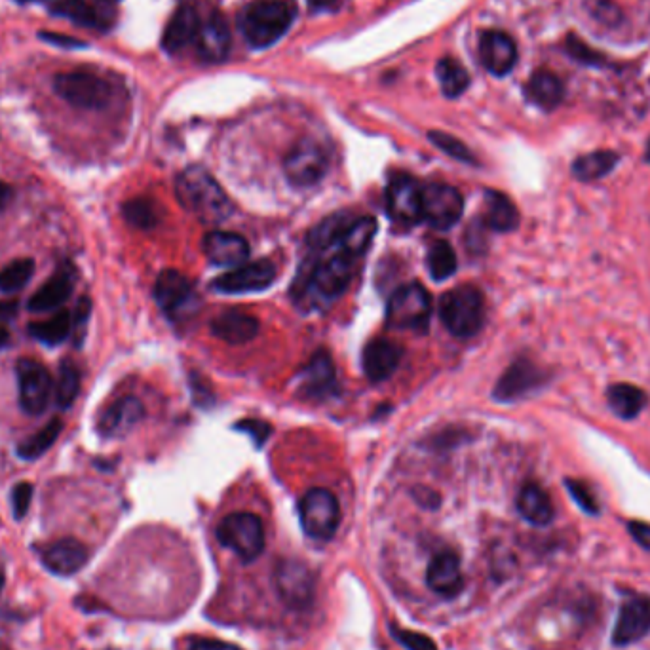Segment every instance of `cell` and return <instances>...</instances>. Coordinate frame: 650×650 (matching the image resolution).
Segmentation results:
<instances>
[{"mask_svg":"<svg viewBox=\"0 0 650 650\" xmlns=\"http://www.w3.org/2000/svg\"><path fill=\"white\" fill-rule=\"evenodd\" d=\"M236 428L238 430H244L246 434H249L257 445H263L268 440V436H270V426H268L267 422L255 421V419L238 422Z\"/></svg>","mask_w":650,"mask_h":650,"instance_id":"49","label":"cell"},{"mask_svg":"<svg viewBox=\"0 0 650 650\" xmlns=\"http://www.w3.org/2000/svg\"><path fill=\"white\" fill-rule=\"evenodd\" d=\"M154 301L173 324L189 322L200 308V297L187 276L164 270L154 284Z\"/></svg>","mask_w":650,"mask_h":650,"instance_id":"5","label":"cell"},{"mask_svg":"<svg viewBox=\"0 0 650 650\" xmlns=\"http://www.w3.org/2000/svg\"><path fill=\"white\" fill-rule=\"evenodd\" d=\"M354 259L337 251L335 255L312 265L306 276L295 284V299L303 308H325L337 301L350 286Z\"/></svg>","mask_w":650,"mask_h":650,"instance_id":"2","label":"cell"},{"mask_svg":"<svg viewBox=\"0 0 650 650\" xmlns=\"http://www.w3.org/2000/svg\"><path fill=\"white\" fill-rule=\"evenodd\" d=\"M650 633V597L649 595H631L628 597L616 618L612 630V643L616 647H628Z\"/></svg>","mask_w":650,"mask_h":650,"instance_id":"14","label":"cell"},{"mask_svg":"<svg viewBox=\"0 0 650 650\" xmlns=\"http://www.w3.org/2000/svg\"><path fill=\"white\" fill-rule=\"evenodd\" d=\"M375 234H377V221L373 217H362L358 221H352L343 232L341 240L337 242V251L356 259L364 255L369 244L373 242Z\"/></svg>","mask_w":650,"mask_h":650,"instance_id":"33","label":"cell"},{"mask_svg":"<svg viewBox=\"0 0 650 650\" xmlns=\"http://www.w3.org/2000/svg\"><path fill=\"white\" fill-rule=\"evenodd\" d=\"M211 333L229 345H246L259 333V322L248 312L229 308L211 320Z\"/></svg>","mask_w":650,"mask_h":650,"instance_id":"26","label":"cell"},{"mask_svg":"<svg viewBox=\"0 0 650 650\" xmlns=\"http://www.w3.org/2000/svg\"><path fill=\"white\" fill-rule=\"evenodd\" d=\"M440 318L453 337H474L485 320V301L481 291L474 286L449 289L440 299Z\"/></svg>","mask_w":650,"mask_h":650,"instance_id":"4","label":"cell"},{"mask_svg":"<svg viewBox=\"0 0 650 650\" xmlns=\"http://www.w3.org/2000/svg\"><path fill=\"white\" fill-rule=\"evenodd\" d=\"M327 154L316 141L305 139L293 147L284 162L287 181L295 187H312L324 179L327 172Z\"/></svg>","mask_w":650,"mask_h":650,"instance_id":"13","label":"cell"},{"mask_svg":"<svg viewBox=\"0 0 650 650\" xmlns=\"http://www.w3.org/2000/svg\"><path fill=\"white\" fill-rule=\"evenodd\" d=\"M124 217L128 223H132L137 229H153L158 223V211L151 200L147 198H135L124 204Z\"/></svg>","mask_w":650,"mask_h":650,"instance_id":"43","label":"cell"},{"mask_svg":"<svg viewBox=\"0 0 650 650\" xmlns=\"http://www.w3.org/2000/svg\"><path fill=\"white\" fill-rule=\"evenodd\" d=\"M90 308H92V303H90L88 297H82L78 301L77 310H75V316H73V331H75L78 343L84 337L86 324H88V318H90Z\"/></svg>","mask_w":650,"mask_h":650,"instance_id":"50","label":"cell"},{"mask_svg":"<svg viewBox=\"0 0 650 650\" xmlns=\"http://www.w3.org/2000/svg\"><path fill=\"white\" fill-rule=\"evenodd\" d=\"M33 272H35V261L33 259H16V261H12L8 267L0 270V291L2 293L20 291V289L27 286Z\"/></svg>","mask_w":650,"mask_h":650,"instance_id":"42","label":"cell"},{"mask_svg":"<svg viewBox=\"0 0 650 650\" xmlns=\"http://www.w3.org/2000/svg\"><path fill=\"white\" fill-rule=\"evenodd\" d=\"M392 637L407 650H438V645L424 633L419 631L405 630L398 626H390Z\"/></svg>","mask_w":650,"mask_h":650,"instance_id":"45","label":"cell"},{"mask_svg":"<svg viewBox=\"0 0 650 650\" xmlns=\"http://www.w3.org/2000/svg\"><path fill=\"white\" fill-rule=\"evenodd\" d=\"M571 497L574 498V502L586 512V514H592V516H597L599 514V502L597 498L593 497L592 489L582 483V481H576V479H567L565 481Z\"/></svg>","mask_w":650,"mask_h":650,"instance_id":"47","label":"cell"},{"mask_svg":"<svg viewBox=\"0 0 650 650\" xmlns=\"http://www.w3.org/2000/svg\"><path fill=\"white\" fill-rule=\"evenodd\" d=\"M99 2H105V4H111V2H118V0H99Z\"/></svg>","mask_w":650,"mask_h":650,"instance_id":"60","label":"cell"},{"mask_svg":"<svg viewBox=\"0 0 650 650\" xmlns=\"http://www.w3.org/2000/svg\"><path fill=\"white\" fill-rule=\"evenodd\" d=\"M42 563L50 573L71 576L88 563V548L77 538H61L44 548Z\"/></svg>","mask_w":650,"mask_h":650,"instance_id":"21","label":"cell"},{"mask_svg":"<svg viewBox=\"0 0 650 650\" xmlns=\"http://www.w3.org/2000/svg\"><path fill=\"white\" fill-rule=\"evenodd\" d=\"M278 270L270 261H255L249 265H242L230 270L227 274L219 276L213 282V289L221 293H230V295H240V293H257L265 291L274 284Z\"/></svg>","mask_w":650,"mask_h":650,"instance_id":"16","label":"cell"},{"mask_svg":"<svg viewBox=\"0 0 650 650\" xmlns=\"http://www.w3.org/2000/svg\"><path fill=\"white\" fill-rule=\"evenodd\" d=\"M525 94L529 101H533L536 107L544 111H554L555 107L561 105L565 97V86L559 78L555 77L552 71L538 69L535 75L529 78L525 86Z\"/></svg>","mask_w":650,"mask_h":650,"instance_id":"30","label":"cell"},{"mask_svg":"<svg viewBox=\"0 0 650 650\" xmlns=\"http://www.w3.org/2000/svg\"><path fill=\"white\" fill-rule=\"evenodd\" d=\"M517 512L536 527H546L554 519V504L550 495L536 483H527L517 495Z\"/></svg>","mask_w":650,"mask_h":650,"instance_id":"29","label":"cell"},{"mask_svg":"<svg viewBox=\"0 0 650 650\" xmlns=\"http://www.w3.org/2000/svg\"><path fill=\"white\" fill-rule=\"evenodd\" d=\"M18 312V303L16 301H0V322H6L14 318Z\"/></svg>","mask_w":650,"mask_h":650,"instance_id":"53","label":"cell"},{"mask_svg":"<svg viewBox=\"0 0 650 650\" xmlns=\"http://www.w3.org/2000/svg\"><path fill=\"white\" fill-rule=\"evenodd\" d=\"M295 14L291 0H253L240 12L238 27L251 46L267 48L286 35Z\"/></svg>","mask_w":650,"mask_h":650,"instance_id":"3","label":"cell"},{"mask_svg":"<svg viewBox=\"0 0 650 650\" xmlns=\"http://www.w3.org/2000/svg\"><path fill=\"white\" fill-rule=\"evenodd\" d=\"M63 430V422L59 419H52L44 428L18 445V457L23 460H35L42 457L59 438Z\"/></svg>","mask_w":650,"mask_h":650,"instance_id":"37","label":"cell"},{"mask_svg":"<svg viewBox=\"0 0 650 650\" xmlns=\"http://www.w3.org/2000/svg\"><path fill=\"white\" fill-rule=\"evenodd\" d=\"M386 210L396 223L402 225L421 223V185L409 175H396L386 189Z\"/></svg>","mask_w":650,"mask_h":650,"instance_id":"15","label":"cell"},{"mask_svg":"<svg viewBox=\"0 0 650 650\" xmlns=\"http://www.w3.org/2000/svg\"><path fill=\"white\" fill-rule=\"evenodd\" d=\"M352 221H348L343 213L339 215H331L324 219L322 223H318L314 229L310 230L308 234V244L310 248L316 251H324L331 246H337V242L341 240L343 232Z\"/></svg>","mask_w":650,"mask_h":650,"instance_id":"38","label":"cell"},{"mask_svg":"<svg viewBox=\"0 0 650 650\" xmlns=\"http://www.w3.org/2000/svg\"><path fill=\"white\" fill-rule=\"evenodd\" d=\"M20 2H39V0H20Z\"/></svg>","mask_w":650,"mask_h":650,"instance_id":"61","label":"cell"},{"mask_svg":"<svg viewBox=\"0 0 650 650\" xmlns=\"http://www.w3.org/2000/svg\"><path fill=\"white\" fill-rule=\"evenodd\" d=\"M175 194L181 206L204 223H223L232 213L227 192L200 166H191L177 175Z\"/></svg>","mask_w":650,"mask_h":650,"instance_id":"1","label":"cell"},{"mask_svg":"<svg viewBox=\"0 0 650 650\" xmlns=\"http://www.w3.org/2000/svg\"><path fill=\"white\" fill-rule=\"evenodd\" d=\"M73 331V316L65 310L54 314L44 322H35L29 327V333L42 345H61Z\"/></svg>","mask_w":650,"mask_h":650,"instance_id":"35","label":"cell"},{"mask_svg":"<svg viewBox=\"0 0 650 650\" xmlns=\"http://www.w3.org/2000/svg\"><path fill=\"white\" fill-rule=\"evenodd\" d=\"M565 50H567V54L574 61H578L582 65H588V67H609V58H605L603 54L592 50L584 40L578 39L576 35H569L567 37V40H565Z\"/></svg>","mask_w":650,"mask_h":650,"instance_id":"44","label":"cell"},{"mask_svg":"<svg viewBox=\"0 0 650 650\" xmlns=\"http://www.w3.org/2000/svg\"><path fill=\"white\" fill-rule=\"evenodd\" d=\"M299 519L306 536L327 542L341 525V506L337 497L322 489H310L299 502Z\"/></svg>","mask_w":650,"mask_h":650,"instance_id":"8","label":"cell"},{"mask_svg":"<svg viewBox=\"0 0 650 650\" xmlns=\"http://www.w3.org/2000/svg\"><path fill=\"white\" fill-rule=\"evenodd\" d=\"M428 272L436 282H443L457 272V253L445 240H436L426 255Z\"/></svg>","mask_w":650,"mask_h":650,"instance_id":"36","label":"cell"},{"mask_svg":"<svg viewBox=\"0 0 650 650\" xmlns=\"http://www.w3.org/2000/svg\"><path fill=\"white\" fill-rule=\"evenodd\" d=\"M50 12L59 18L75 21L78 25L86 27H103V21L99 20L96 8L90 6L86 0H59Z\"/></svg>","mask_w":650,"mask_h":650,"instance_id":"41","label":"cell"},{"mask_svg":"<svg viewBox=\"0 0 650 650\" xmlns=\"http://www.w3.org/2000/svg\"><path fill=\"white\" fill-rule=\"evenodd\" d=\"M485 223L497 232H512L519 225L516 204L502 192H485Z\"/></svg>","mask_w":650,"mask_h":650,"instance_id":"32","label":"cell"},{"mask_svg":"<svg viewBox=\"0 0 650 650\" xmlns=\"http://www.w3.org/2000/svg\"><path fill=\"white\" fill-rule=\"evenodd\" d=\"M432 318V299L421 284H407L394 291L386 305V324L392 329L424 331Z\"/></svg>","mask_w":650,"mask_h":650,"instance_id":"7","label":"cell"},{"mask_svg":"<svg viewBox=\"0 0 650 650\" xmlns=\"http://www.w3.org/2000/svg\"><path fill=\"white\" fill-rule=\"evenodd\" d=\"M544 383H546V373L531 360L521 358L510 365L506 373L498 379L493 396L497 402H514L531 394Z\"/></svg>","mask_w":650,"mask_h":650,"instance_id":"17","label":"cell"},{"mask_svg":"<svg viewBox=\"0 0 650 650\" xmlns=\"http://www.w3.org/2000/svg\"><path fill=\"white\" fill-rule=\"evenodd\" d=\"M54 88L61 99L80 109H105L113 96L111 86L103 78L86 71L58 75Z\"/></svg>","mask_w":650,"mask_h":650,"instance_id":"10","label":"cell"},{"mask_svg":"<svg viewBox=\"0 0 650 650\" xmlns=\"http://www.w3.org/2000/svg\"><path fill=\"white\" fill-rule=\"evenodd\" d=\"M337 2H339V0H308V4H310L312 8H316V10H329V8H333Z\"/></svg>","mask_w":650,"mask_h":650,"instance_id":"55","label":"cell"},{"mask_svg":"<svg viewBox=\"0 0 650 650\" xmlns=\"http://www.w3.org/2000/svg\"><path fill=\"white\" fill-rule=\"evenodd\" d=\"M436 73H438L441 90L447 97H459L460 94L466 92V88L470 84V77H468L466 69L453 58L441 59L436 67Z\"/></svg>","mask_w":650,"mask_h":650,"instance_id":"40","label":"cell"},{"mask_svg":"<svg viewBox=\"0 0 650 650\" xmlns=\"http://www.w3.org/2000/svg\"><path fill=\"white\" fill-rule=\"evenodd\" d=\"M628 531H630L631 538L643 548L650 552V525L643 523V521H630L628 523Z\"/></svg>","mask_w":650,"mask_h":650,"instance_id":"51","label":"cell"},{"mask_svg":"<svg viewBox=\"0 0 650 650\" xmlns=\"http://www.w3.org/2000/svg\"><path fill=\"white\" fill-rule=\"evenodd\" d=\"M200 25H202V18H200L196 6H192L191 2L181 4L175 10L170 23L166 25V31L162 37L164 50L170 54H177V52L185 50L189 44L196 42V37L200 33Z\"/></svg>","mask_w":650,"mask_h":650,"instance_id":"23","label":"cell"},{"mask_svg":"<svg viewBox=\"0 0 650 650\" xmlns=\"http://www.w3.org/2000/svg\"><path fill=\"white\" fill-rule=\"evenodd\" d=\"M607 403L618 419L631 421V419L639 417L641 411L647 407L649 396L639 386L616 383L609 386V390H607Z\"/></svg>","mask_w":650,"mask_h":650,"instance_id":"31","label":"cell"},{"mask_svg":"<svg viewBox=\"0 0 650 650\" xmlns=\"http://www.w3.org/2000/svg\"><path fill=\"white\" fill-rule=\"evenodd\" d=\"M403 348L390 339H375L365 346L364 364L365 375L373 383H383L394 375L402 362Z\"/></svg>","mask_w":650,"mask_h":650,"instance_id":"22","label":"cell"},{"mask_svg":"<svg viewBox=\"0 0 650 650\" xmlns=\"http://www.w3.org/2000/svg\"><path fill=\"white\" fill-rule=\"evenodd\" d=\"M143 415H145L143 403L134 396H126L103 411L97 426L105 438H118L128 434L134 426H137L143 419Z\"/></svg>","mask_w":650,"mask_h":650,"instance_id":"24","label":"cell"},{"mask_svg":"<svg viewBox=\"0 0 650 650\" xmlns=\"http://www.w3.org/2000/svg\"><path fill=\"white\" fill-rule=\"evenodd\" d=\"M198 54L208 61H221L229 54L230 31L225 18L217 12L206 16L196 37Z\"/></svg>","mask_w":650,"mask_h":650,"instance_id":"28","label":"cell"},{"mask_svg":"<svg viewBox=\"0 0 650 650\" xmlns=\"http://www.w3.org/2000/svg\"><path fill=\"white\" fill-rule=\"evenodd\" d=\"M4 582H6V576H4V571H2V567H0V592H2V588H4Z\"/></svg>","mask_w":650,"mask_h":650,"instance_id":"58","label":"cell"},{"mask_svg":"<svg viewBox=\"0 0 650 650\" xmlns=\"http://www.w3.org/2000/svg\"><path fill=\"white\" fill-rule=\"evenodd\" d=\"M645 158H647V162H650V141H649V147H647V156H645Z\"/></svg>","mask_w":650,"mask_h":650,"instance_id":"59","label":"cell"},{"mask_svg":"<svg viewBox=\"0 0 650 650\" xmlns=\"http://www.w3.org/2000/svg\"><path fill=\"white\" fill-rule=\"evenodd\" d=\"M426 584L443 599H455L464 590V574L457 552L443 550L434 555L426 569Z\"/></svg>","mask_w":650,"mask_h":650,"instance_id":"18","label":"cell"},{"mask_svg":"<svg viewBox=\"0 0 650 650\" xmlns=\"http://www.w3.org/2000/svg\"><path fill=\"white\" fill-rule=\"evenodd\" d=\"M428 137L436 147H440L443 153H447L449 156L457 158V160H462V162H474V156L468 151V147L462 141H459L457 137L441 134V132H430Z\"/></svg>","mask_w":650,"mask_h":650,"instance_id":"46","label":"cell"},{"mask_svg":"<svg viewBox=\"0 0 650 650\" xmlns=\"http://www.w3.org/2000/svg\"><path fill=\"white\" fill-rule=\"evenodd\" d=\"M10 198H12V191H10V187H8V185H4V183L0 181V211L6 208V204L10 202Z\"/></svg>","mask_w":650,"mask_h":650,"instance_id":"54","label":"cell"},{"mask_svg":"<svg viewBox=\"0 0 650 650\" xmlns=\"http://www.w3.org/2000/svg\"><path fill=\"white\" fill-rule=\"evenodd\" d=\"M73 289H75V272L69 265H65L58 268V272L29 299L27 308L37 314L58 310L69 301Z\"/></svg>","mask_w":650,"mask_h":650,"instance_id":"25","label":"cell"},{"mask_svg":"<svg viewBox=\"0 0 650 650\" xmlns=\"http://www.w3.org/2000/svg\"><path fill=\"white\" fill-rule=\"evenodd\" d=\"M189 650H242L236 645H230L225 641H217V639H194L189 645Z\"/></svg>","mask_w":650,"mask_h":650,"instance_id":"52","label":"cell"},{"mask_svg":"<svg viewBox=\"0 0 650 650\" xmlns=\"http://www.w3.org/2000/svg\"><path fill=\"white\" fill-rule=\"evenodd\" d=\"M274 588L289 609L305 611L314 603L316 576L303 561L286 559L274 569Z\"/></svg>","mask_w":650,"mask_h":650,"instance_id":"9","label":"cell"},{"mask_svg":"<svg viewBox=\"0 0 650 650\" xmlns=\"http://www.w3.org/2000/svg\"><path fill=\"white\" fill-rule=\"evenodd\" d=\"M335 383V367L329 354L318 352L301 371L299 390L306 398H324L331 390H335Z\"/></svg>","mask_w":650,"mask_h":650,"instance_id":"27","label":"cell"},{"mask_svg":"<svg viewBox=\"0 0 650 650\" xmlns=\"http://www.w3.org/2000/svg\"><path fill=\"white\" fill-rule=\"evenodd\" d=\"M31 500H33V485L31 483L23 481L12 489V510H14L16 519H23L29 512Z\"/></svg>","mask_w":650,"mask_h":650,"instance_id":"48","label":"cell"},{"mask_svg":"<svg viewBox=\"0 0 650 650\" xmlns=\"http://www.w3.org/2000/svg\"><path fill=\"white\" fill-rule=\"evenodd\" d=\"M217 540L242 561H255L265 552L263 521L249 512H234L217 525Z\"/></svg>","mask_w":650,"mask_h":650,"instance_id":"6","label":"cell"},{"mask_svg":"<svg viewBox=\"0 0 650 650\" xmlns=\"http://www.w3.org/2000/svg\"><path fill=\"white\" fill-rule=\"evenodd\" d=\"M620 156L612 151H595V153L582 154L573 162V173L580 181H595L616 168Z\"/></svg>","mask_w":650,"mask_h":650,"instance_id":"34","label":"cell"},{"mask_svg":"<svg viewBox=\"0 0 650 650\" xmlns=\"http://www.w3.org/2000/svg\"><path fill=\"white\" fill-rule=\"evenodd\" d=\"M204 255L217 267H242L249 257V244L244 236L215 230L202 242Z\"/></svg>","mask_w":650,"mask_h":650,"instance_id":"20","label":"cell"},{"mask_svg":"<svg viewBox=\"0 0 650 650\" xmlns=\"http://www.w3.org/2000/svg\"><path fill=\"white\" fill-rule=\"evenodd\" d=\"M8 337H10V335H8L6 327H2V325H0V348L8 343Z\"/></svg>","mask_w":650,"mask_h":650,"instance_id":"57","label":"cell"},{"mask_svg":"<svg viewBox=\"0 0 650 650\" xmlns=\"http://www.w3.org/2000/svg\"><path fill=\"white\" fill-rule=\"evenodd\" d=\"M479 58L491 75L504 77L516 67V42L504 31H485L479 39Z\"/></svg>","mask_w":650,"mask_h":650,"instance_id":"19","label":"cell"},{"mask_svg":"<svg viewBox=\"0 0 650 650\" xmlns=\"http://www.w3.org/2000/svg\"><path fill=\"white\" fill-rule=\"evenodd\" d=\"M16 373L20 384L21 409L31 417H39L48 409L54 394V379L50 371L37 360L21 358L16 365Z\"/></svg>","mask_w":650,"mask_h":650,"instance_id":"11","label":"cell"},{"mask_svg":"<svg viewBox=\"0 0 650 650\" xmlns=\"http://www.w3.org/2000/svg\"><path fill=\"white\" fill-rule=\"evenodd\" d=\"M464 200L455 187L432 183L422 189V221L438 230L455 227L462 217Z\"/></svg>","mask_w":650,"mask_h":650,"instance_id":"12","label":"cell"},{"mask_svg":"<svg viewBox=\"0 0 650 650\" xmlns=\"http://www.w3.org/2000/svg\"><path fill=\"white\" fill-rule=\"evenodd\" d=\"M80 392V371L77 364L71 360H63L59 364V373L54 383V398L61 409H69Z\"/></svg>","mask_w":650,"mask_h":650,"instance_id":"39","label":"cell"},{"mask_svg":"<svg viewBox=\"0 0 650 650\" xmlns=\"http://www.w3.org/2000/svg\"><path fill=\"white\" fill-rule=\"evenodd\" d=\"M40 39L50 40V42H69L71 46H80L82 42H78L75 39H65V37H59V35H40Z\"/></svg>","mask_w":650,"mask_h":650,"instance_id":"56","label":"cell"}]
</instances>
